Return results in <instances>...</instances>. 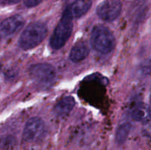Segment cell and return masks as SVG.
<instances>
[{"label":"cell","mask_w":151,"mask_h":150,"mask_svg":"<svg viewBox=\"0 0 151 150\" xmlns=\"http://www.w3.org/2000/svg\"><path fill=\"white\" fill-rule=\"evenodd\" d=\"M73 18L68 7L63 11L61 19L56 26L50 40V46L52 49L58 50L66 44L71 37L73 29Z\"/></svg>","instance_id":"cell-1"},{"label":"cell","mask_w":151,"mask_h":150,"mask_svg":"<svg viewBox=\"0 0 151 150\" xmlns=\"http://www.w3.org/2000/svg\"><path fill=\"white\" fill-rule=\"evenodd\" d=\"M47 27L44 23L33 22L24 29L19 39V46L24 50H29L39 45L46 38Z\"/></svg>","instance_id":"cell-2"},{"label":"cell","mask_w":151,"mask_h":150,"mask_svg":"<svg viewBox=\"0 0 151 150\" xmlns=\"http://www.w3.org/2000/svg\"><path fill=\"white\" fill-rule=\"evenodd\" d=\"M90 42L92 48L101 54L111 52L116 46L114 34L110 29L102 25H97L92 29Z\"/></svg>","instance_id":"cell-3"},{"label":"cell","mask_w":151,"mask_h":150,"mask_svg":"<svg viewBox=\"0 0 151 150\" xmlns=\"http://www.w3.org/2000/svg\"><path fill=\"white\" fill-rule=\"evenodd\" d=\"M29 74L32 80L43 86L51 85L56 76L54 66L47 63L32 65L29 69Z\"/></svg>","instance_id":"cell-4"},{"label":"cell","mask_w":151,"mask_h":150,"mask_svg":"<svg viewBox=\"0 0 151 150\" xmlns=\"http://www.w3.org/2000/svg\"><path fill=\"white\" fill-rule=\"evenodd\" d=\"M120 0H105L96 9V13L105 21H113L117 19L122 12Z\"/></svg>","instance_id":"cell-5"},{"label":"cell","mask_w":151,"mask_h":150,"mask_svg":"<svg viewBox=\"0 0 151 150\" xmlns=\"http://www.w3.org/2000/svg\"><path fill=\"white\" fill-rule=\"evenodd\" d=\"M45 131V124L41 118L32 117L27 121L23 131V140L26 142H35L41 139Z\"/></svg>","instance_id":"cell-6"},{"label":"cell","mask_w":151,"mask_h":150,"mask_svg":"<svg viewBox=\"0 0 151 150\" xmlns=\"http://www.w3.org/2000/svg\"><path fill=\"white\" fill-rule=\"evenodd\" d=\"M24 20L19 15L10 16L0 24V38H4L13 35L23 27Z\"/></svg>","instance_id":"cell-7"},{"label":"cell","mask_w":151,"mask_h":150,"mask_svg":"<svg viewBox=\"0 0 151 150\" xmlns=\"http://www.w3.org/2000/svg\"><path fill=\"white\" fill-rule=\"evenodd\" d=\"M92 4L91 0H76L67 6L71 16L73 19L82 17L90 10Z\"/></svg>","instance_id":"cell-8"},{"label":"cell","mask_w":151,"mask_h":150,"mask_svg":"<svg viewBox=\"0 0 151 150\" xmlns=\"http://www.w3.org/2000/svg\"><path fill=\"white\" fill-rule=\"evenodd\" d=\"M89 48L84 41H79L73 46L69 53V58L73 63H79L87 57Z\"/></svg>","instance_id":"cell-9"},{"label":"cell","mask_w":151,"mask_h":150,"mask_svg":"<svg viewBox=\"0 0 151 150\" xmlns=\"http://www.w3.org/2000/svg\"><path fill=\"white\" fill-rule=\"evenodd\" d=\"M75 105V100L72 96L63 97L55 104L54 112L58 116H65L69 114Z\"/></svg>","instance_id":"cell-10"},{"label":"cell","mask_w":151,"mask_h":150,"mask_svg":"<svg viewBox=\"0 0 151 150\" xmlns=\"http://www.w3.org/2000/svg\"><path fill=\"white\" fill-rule=\"evenodd\" d=\"M132 118L137 121H147L150 119V108L144 103H139L132 111Z\"/></svg>","instance_id":"cell-11"},{"label":"cell","mask_w":151,"mask_h":150,"mask_svg":"<svg viewBox=\"0 0 151 150\" xmlns=\"http://www.w3.org/2000/svg\"><path fill=\"white\" fill-rule=\"evenodd\" d=\"M131 129V125L128 123L122 124L118 127L116 132V141L117 144H122L126 141Z\"/></svg>","instance_id":"cell-12"},{"label":"cell","mask_w":151,"mask_h":150,"mask_svg":"<svg viewBox=\"0 0 151 150\" xmlns=\"http://www.w3.org/2000/svg\"><path fill=\"white\" fill-rule=\"evenodd\" d=\"M16 144L15 139L11 136L0 139V150H13Z\"/></svg>","instance_id":"cell-13"},{"label":"cell","mask_w":151,"mask_h":150,"mask_svg":"<svg viewBox=\"0 0 151 150\" xmlns=\"http://www.w3.org/2000/svg\"><path fill=\"white\" fill-rule=\"evenodd\" d=\"M43 1V0H24V5L27 7H33L38 5Z\"/></svg>","instance_id":"cell-14"},{"label":"cell","mask_w":151,"mask_h":150,"mask_svg":"<svg viewBox=\"0 0 151 150\" xmlns=\"http://www.w3.org/2000/svg\"><path fill=\"white\" fill-rule=\"evenodd\" d=\"M22 0H0V4L3 5H11V4H17Z\"/></svg>","instance_id":"cell-15"},{"label":"cell","mask_w":151,"mask_h":150,"mask_svg":"<svg viewBox=\"0 0 151 150\" xmlns=\"http://www.w3.org/2000/svg\"><path fill=\"white\" fill-rule=\"evenodd\" d=\"M25 150H37L36 149H35V148H33V147H32V148H28V149H25Z\"/></svg>","instance_id":"cell-16"},{"label":"cell","mask_w":151,"mask_h":150,"mask_svg":"<svg viewBox=\"0 0 151 150\" xmlns=\"http://www.w3.org/2000/svg\"><path fill=\"white\" fill-rule=\"evenodd\" d=\"M1 63H0V71H1Z\"/></svg>","instance_id":"cell-17"}]
</instances>
